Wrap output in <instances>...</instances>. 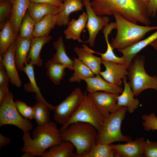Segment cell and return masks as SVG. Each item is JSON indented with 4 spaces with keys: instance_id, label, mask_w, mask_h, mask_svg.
Listing matches in <instances>:
<instances>
[{
    "instance_id": "cell-29",
    "label": "cell",
    "mask_w": 157,
    "mask_h": 157,
    "mask_svg": "<svg viewBox=\"0 0 157 157\" xmlns=\"http://www.w3.org/2000/svg\"><path fill=\"white\" fill-rule=\"evenodd\" d=\"M75 147L70 142H62L54 145L46 151L42 157H72Z\"/></svg>"
},
{
    "instance_id": "cell-5",
    "label": "cell",
    "mask_w": 157,
    "mask_h": 157,
    "mask_svg": "<svg viewBox=\"0 0 157 157\" xmlns=\"http://www.w3.org/2000/svg\"><path fill=\"white\" fill-rule=\"evenodd\" d=\"M127 111L126 107H122L105 118L101 129L97 132L96 144H112L132 140L129 136L123 134L121 129L122 122Z\"/></svg>"
},
{
    "instance_id": "cell-20",
    "label": "cell",
    "mask_w": 157,
    "mask_h": 157,
    "mask_svg": "<svg viewBox=\"0 0 157 157\" xmlns=\"http://www.w3.org/2000/svg\"><path fill=\"white\" fill-rule=\"evenodd\" d=\"M50 35L34 37L31 40L27 58V63L40 67L43 64L40 53L43 46L52 39Z\"/></svg>"
},
{
    "instance_id": "cell-15",
    "label": "cell",
    "mask_w": 157,
    "mask_h": 157,
    "mask_svg": "<svg viewBox=\"0 0 157 157\" xmlns=\"http://www.w3.org/2000/svg\"><path fill=\"white\" fill-rule=\"evenodd\" d=\"M86 89L88 93L98 91L121 94L123 88L120 86L113 85L104 79L99 74L85 79Z\"/></svg>"
},
{
    "instance_id": "cell-11",
    "label": "cell",
    "mask_w": 157,
    "mask_h": 157,
    "mask_svg": "<svg viewBox=\"0 0 157 157\" xmlns=\"http://www.w3.org/2000/svg\"><path fill=\"white\" fill-rule=\"evenodd\" d=\"M88 93L95 106L106 117L121 107L117 104L119 94L103 91Z\"/></svg>"
},
{
    "instance_id": "cell-4",
    "label": "cell",
    "mask_w": 157,
    "mask_h": 157,
    "mask_svg": "<svg viewBox=\"0 0 157 157\" xmlns=\"http://www.w3.org/2000/svg\"><path fill=\"white\" fill-rule=\"evenodd\" d=\"M117 30L115 38L111 42L113 49H124L138 42L151 31L157 30V26L138 25L130 21L116 13H113Z\"/></svg>"
},
{
    "instance_id": "cell-38",
    "label": "cell",
    "mask_w": 157,
    "mask_h": 157,
    "mask_svg": "<svg viewBox=\"0 0 157 157\" xmlns=\"http://www.w3.org/2000/svg\"><path fill=\"white\" fill-rule=\"evenodd\" d=\"M15 102L17 110L23 117L30 119H33V107L27 105L22 101L17 100Z\"/></svg>"
},
{
    "instance_id": "cell-30",
    "label": "cell",
    "mask_w": 157,
    "mask_h": 157,
    "mask_svg": "<svg viewBox=\"0 0 157 157\" xmlns=\"http://www.w3.org/2000/svg\"><path fill=\"white\" fill-rule=\"evenodd\" d=\"M74 73L69 79L71 83H80L82 80L94 76L95 75L78 58H74Z\"/></svg>"
},
{
    "instance_id": "cell-39",
    "label": "cell",
    "mask_w": 157,
    "mask_h": 157,
    "mask_svg": "<svg viewBox=\"0 0 157 157\" xmlns=\"http://www.w3.org/2000/svg\"><path fill=\"white\" fill-rule=\"evenodd\" d=\"M143 157H157V141H154L148 139L145 140Z\"/></svg>"
},
{
    "instance_id": "cell-35",
    "label": "cell",
    "mask_w": 157,
    "mask_h": 157,
    "mask_svg": "<svg viewBox=\"0 0 157 157\" xmlns=\"http://www.w3.org/2000/svg\"><path fill=\"white\" fill-rule=\"evenodd\" d=\"M35 23L27 12L20 26L19 36L32 40L34 37L33 32Z\"/></svg>"
},
{
    "instance_id": "cell-25",
    "label": "cell",
    "mask_w": 157,
    "mask_h": 157,
    "mask_svg": "<svg viewBox=\"0 0 157 157\" xmlns=\"http://www.w3.org/2000/svg\"><path fill=\"white\" fill-rule=\"evenodd\" d=\"M31 40L22 38L18 36L15 41V60L18 70L23 71L25 64L27 63V58Z\"/></svg>"
},
{
    "instance_id": "cell-18",
    "label": "cell",
    "mask_w": 157,
    "mask_h": 157,
    "mask_svg": "<svg viewBox=\"0 0 157 157\" xmlns=\"http://www.w3.org/2000/svg\"><path fill=\"white\" fill-rule=\"evenodd\" d=\"M84 5L80 0H65L59 7L56 25L60 27L67 25L70 14L82 10Z\"/></svg>"
},
{
    "instance_id": "cell-12",
    "label": "cell",
    "mask_w": 157,
    "mask_h": 157,
    "mask_svg": "<svg viewBox=\"0 0 157 157\" xmlns=\"http://www.w3.org/2000/svg\"><path fill=\"white\" fill-rule=\"evenodd\" d=\"M102 64L105 68L99 74L105 80L116 86H120L123 79L127 76L129 66L126 64L117 63L102 60Z\"/></svg>"
},
{
    "instance_id": "cell-8",
    "label": "cell",
    "mask_w": 157,
    "mask_h": 157,
    "mask_svg": "<svg viewBox=\"0 0 157 157\" xmlns=\"http://www.w3.org/2000/svg\"><path fill=\"white\" fill-rule=\"evenodd\" d=\"M13 97V93L9 91L0 104V126L11 125L17 126L23 132L29 131L33 128V124L19 113Z\"/></svg>"
},
{
    "instance_id": "cell-34",
    "label": "cell",
    "mask_w": 157,
    "mask_h": 157,
    "mask_svg": "<svg viewBox=\"0 0 157 157\" xmlns=\"http://www.w3.org/2000/svg\"><path fill=\"white\" fill-rule=\"evenodd\" d=\"M33 107L34 111L33 118L38 125H43L51 121L50 110L47 106L38 101Z\"/></svg>"
},
{
    "instance_id": "cell-24",
    "label": "cell",
    "mask_w": 157,
    "mask_h": 157,
    "mask_svg": "<svg viewBox=\"0 0 157 157\" xmlns=\"http://www.w3.org/2000/svg\"><path fill=\"white\" fill-rule=\"evenodd\" d=\"M115 29V22H111L104 27L103 33L107 44V49L104 53H101L97 52L90 48V50L93 53L99 54L102 60L117 63L126 64V60L123 56L119 57L115 54L113 49L109 41V35L113 29Z\"/></svg>"
},
{
    "instance_id": "cell-16",
    "label": "cell",
    "mask_w": 157,
    "mask_h": 157,
    "mask_svg": "<svg viewBox=\"0 0 157 157\" xmlns=\"http://www.w3.org/2000/svg\"><path fill=\"white\" fill-rule=\"evenodd\" d=\"M74 51L78 58L88 67L95 75L99 74L101 71L102 59L101 58L96 56L91 52L90 48L83 44L82 47L76 46Z\"/></svg>"
},
{
    "instance_id": "cell-46",
    "label": "cell",
    "mask_w": 157,
    "mask_h": 157,
    "mask_svg": "<svg viewBox=\"0 0 157 157\" xmlns=\"http://www.w3.org/2000/svg\"><path fill=\"white\" fill-rule=\"evenodd\" d=\"M150 45L157 52V40L152 43Z\"/></svg>"
},
{
    "instance_id": "cell-13",
    "label": "cell",
    "mask_w": 157,
    "mask_h": 157,
    "mask_svg": "<svg viewBox=\"0 0 157 157\" xmlns=\"http://www.w3.org/2000/svg\"><path fill=\"white\" fill-rule=\"evenodd\" d=\"M145 140L140 137L125 143L112 145L118 157H143Z\"/></svg>"
},
{
    "instance_id": "cell-26",
    "label": "cell",
    "mask_w": 157,
    "mask_h": 157,
    "mask_svg": "<svg viewBox=\"0 0 157 157\" xmlns=\"http://www.w3.org/2000/svg\"><path fill=\"white\" fill-rule=\"evenodd\" d=\"M33 66L30 63H27L23 68V71L27 76L30 81V86L25 87V90L29 92H35L36 94V98L38 101L48 106L50 110L53 111L55 106L51 105L46 101L38 86L35 80Z\"/></svg>"
},
{
    "instance_id": "cell-3",
    "label": "cell",
    "mask_w": 157,
    "mask_h": 157,
    "mask_svg": "<svg viewBox=\"0 0 157 157\" xmlns=\"http://www.w3.org/2000/svg\"><path fill=\"white\" fill-rule=\"evenodd\" d=\"M97 134L96 129L87 123L72 124L60 132L62 141L70 142L76 149L72 157H82L96 144Z\"/></svg>"
},
{
    "instance_id": "cell-9",
    "label": "cell",
    "mask_w": 157,
    "mask_h": 157,
    "mask_svg": "<svg viewBox=\"0 0 157 157\" xmlns=\"http://www.w3.org/2000/svg\"><path fill=\"white\" fill-rule=\"evenodd\" d=\"M85 93L77 87L59 104L55 106L53 119L62 125L66 123L76 112L84 98Z\"/></svg>"
},
{
    "instance_id": "cell-7",
    "label": "cell",
    "mask_w": 157,
    "mask_h": 157,
    "mask_svg": "<svg viewBox=\"0 0 157 157\" xmlns=\"http://www.w3.org/2000/svg\"><path fill=\"white\" fill-rule=\"evenodd\" d=\"M79 108L72 117L59 129L60 132L70 124L78 122L88 123L97 130L101 129L106 117L93 103L86 92Z\"/></svg>"
},
{
    "instance_id": "cell-33",
    "label": "cell",
    "mask_w": 157,
    "mask_h": 157,
    "mask_svg": "<svg viewBox=\"0 0 157 157\" xmlns=\"http://www.w3.org/2000/svg\"><path fill=\"white\" fill-rule=\"evenodd\" d=\"M82 157H118L112 144H95Z\"/></svg>"
},
{
    "instance_id": "cell-50",
    "label": "cell",
    "mask_w": 157,
    "mask_h": 157,
    "mask_svg": "<svg viewBox=\"0 0 157 157\" xmlns=\"http://www.w3.org/2000/svg\"><path fill=\"white\" fill-rule=\"evenodd\" d=\"M156 90L157 91V87H156Z\"/></svg>"
},
{
    "instance_id": "cell-41",
    "label": "cell",
    "mask_w": 157,
    "mask_h": 157,
    "mask_svg": "<svg viewBox=\"0 0 157 157\" xmlns=\"http://www.w3.org/2000/svg\"><path fill=\"white\" fill-rule=\"evenodd\" d=\"M148 10L150 17H155L157 13V0H151L148 5Z\"/></svg>"
},
{
    "instance_id": "cell-40",
    "label": "cell",
    "mask_w": 157,
    "mask_h": 157,
    "mask_svg": "<svg viewBox=\"0 0 157 157\" xmlns=\"http://www.w3.org/2000/svg\"><path fill=\"white\" fill-rule=\"evenodd\" d=\"M10 80L6 69L0 61V86H8Z\"/></svg>"
},
{
    "instance_id": "cell-36",
    "label": "cell",
    "mask_w": 157,
    "mask_h": 157,
    "mask_svg": "<svg viewBox=\"0 0 157 157\" xmlns=\"http://www.w3.org/2000/svg\"><path fill=\"white\" fill-rule=\"evenodd\" d=\"M12 2L10 0L0 1V29L1 30L10 20L12 12Z\"/></svg>"
},
{
    "instance_id": "cell-42",
    "label": "cell",
    "mask_w": 157,
    "mask_h": 157,
    "mask_svg": "<svg viewBox=\"0 0 157 157\" xmlns=\"http://www.w3.org/2000/svg\"><path fill=\"white\" fill-rule=\"evenodd\" d=\"M31 2L49 3L60 7L63 3L60 0H30Z\"/></svg>"
},
{
    "instance_id": "cell-31",
    "label": "cell",
    "mask_w": 157,
    "mask_h": 157,
    "mask_svg": "<svg viewBox=\"0 0 157 157\" xmlns=\"http://www.w3.org/2000/svg\"><path fill=\"white\" fill-rule=\"evenodd\" d=\"M45 66L47 75L51 81L56 85L60 84L65 74L66 67L52 58L46 63Z\"/></svg>"
},
{
    "instance_id": "cell-32",
    "label": "cell",
    "mask_w": 157,
    "mask_h": 157,
    "mask_svg": "<svg viewBox=\"0 0 157 157\" xmlns=\"http://www.w3.org/2000/svg\"><path fill=\"white\" fill-rule=\"evenodd\" d=\"M18 36L14 34L10 20L8 21L0 32V56H2Z\"/></svg>"
},
{
    "instance_id": "cell-1",
    "label": "cell",
    "mask_w": 157,
    "mask_h": 157,
    "mask_svg": "<svg viewBox=\"0 0 157 157\" xmlns=\"http://www.w3.org/2000/svg\"><path fill=\"white\" fill-rule=\"evenodd\" d=\"M90 3L98 16L110 15L115 12L135 23L139 22L146 26L150 24L148 3L141 0H93Z\"/></svg>"
},
{
    "instance_id": "cell-37",
    "label": "cell",
    "mask_w": 157,
    "mask_h": 157,
    "mask_svg": "<svg viewBox=\"0 0 157 157\" xmlns=\"http://www.w3.org/2000/svg\"><path fill=\"white\" fill-rule=\"evenodd\" d=\"M142 125L144 130L157 131V117L154 112L144 114L142 116Z\"/></svg>"
},
{
    "instance_id": "cell-48",
    "label": "cell",
    "mask_w": 157,
    "mask_h": 157,
    "mask_svg": "<svg viewBox=\"0 0 157 157\" xmlns=\"http://www.w3.org/2000/svg\"><path fill=\"white\" fill-rule=\"evenodd\" d=\"M61 1L63 2L65 0H60Z\"/></svg>"
},
{
    "instance_id": "cell-47",
    "label": "cell",
    "mask_w": 157,
    "mask_h": 157,
    "mask_svg": "<svg viewBox=\"0 0 157 157\" xmlns=\"http://www.w3.org/2000/svg\"><path fill=\"white\" fill-rule=\"evenodd\" d=\"M141 0L144 2L149 3V2L151 0Z\"/></svg>"
},
{
    "instance_id": "cell-28",
    "label": "cell",
    "mask_w": 157,
    "mask_h": 157,
    "mask_svg": "<svg viewBox=\"0 0 157 157\" xmlns=\"http://www.w3.org/2000/svg\"><path fill=\"white\" fill-rule=\"evenodd\" d=\"M57 15L49 14L36 23L33 32L34 37L49 35L56 25Z\"/></svg>"
},
{
    "instance_id": "cell-19",
    "label": "cell",
    "mask_w": 157,
    "mask_h": 157,
    "mask_svg": "<svg viewBox=\"0 0 157 157\" xmlns=\"http://www.w3.org/2000/svg\"><path fill=\"white\" fill-rule=\"evenodd\" d=\"M12 2V12L10 21L14 34L18 36L20 26L31 2L30 0H13Z\"/></svg>"
},
{
    "instance_id": "cell-10",
    "label": "cell",
    "mask_w": 157,
    "mask_h": 157,
    "mask_svg": "<svg viewBox=\"0 0 157 157\" xmlns=\"http://www.w3.org/2000/svg\"><path fill=\"white\" fill-rule=\"evenodd\" d=\"M87 15L86 27L89 37L85 43L91 47H94L96 37L99 31L109 24L110 20L107 16H99L95 13L91 4L90 0H82Z\"/></svg>"
},
{
    "instance_id": "cell-22",
    "label": "cell",
    "mask_w": 157,
    "mask_h": 157,
    "mask_svg": "<svg viewBox=\"0 0 157 157\" xmlns=\"http://www.w3.org/2000/svg\"><path fill=\"white\" fill-rule=\"evenodd\" d=\"M157 40V30L146 38L124 49L118 50L125 58L129 66L134 57L140 51Z\"/></svg>"
},
{
    "instance_id": "cell-6",
    "label": "cell",
    "mask_w": 157,
    "mask_h": 157,
    "mask_svg": "<svg viewBox=\"0 0 157 157\" xmlns=\"http://www.w3.org/2000/svg\"><path fill=\"white\" fill-rule=\"evenodd\" d=\"M145 57L143 55L136 56L129 65L127 76L135 97L148 89L156 90L157 76H151L145 69Z\"/></svg>"
},
{
    "instance_id": "cell-45",
    "label": "cell",
    "mask_w": 157,
    "mask_h": 157,
    "mask_svg": "<svg viewBox=\"0 0 157 157\" xmlns=\"http://www.w3.org/2000/svg\"><path fill=\"white\" fill-rule=\"evenodd\" d=\"M35 156L33 154L29 152H24L21 157H34Z\"/></svg>"
},
{
    "instance_id": "cell-49",
    "label": "cell",
    "mask_w": 157,
    "mask_h": 157,
    "mask_svg": "<svg viewBox=\"0 0 157 157\" xmlns=\"http://www.w3.org/2000/svg\"><path fill=\"white\" fill-rule=\"evenodd\" d=\"M2 0H0V1H2ZM10 1H13V0H10Z\"/></svg>"
},
{
    "instance_id": "cell-17",
    "label": "cell",
    "mask_w": 157,
    "mask_h": 157,
    "mask_svg": "<svg viewBox=\"0 0 157 157\" xmlns=\"http://www.w3.org/2000/svg\"><path fill=\"white\" fill-rule=\"evenodd\" d=\"M123 82L124 88L122 92L117 97V104L120 107H126L128 112L132 113L138 108L140 102L138 99L135 98L126 76L123 78Z\"/></svg>"
},
{
    "instance_id": "cell-27",
    "label": "cell",
    "mask_w": 157,
    "mask_h": 157,
    "mask_svg": "<svg viewBox=\"0 0 157 157\" xmlns=\"http://www.w3.org/2000/svg\"><path fill=\"white\" fill-rule=\"evenodd\" d=\"M53 45L56 52L51 58L55 61L64 65L69 70H73L74 60L67 55L62 38L60 37L53 42Z\"/></svg>"
},
{
    "instance_id": "cell-14",
    "label": "cell",
    "mask_w": 157,
    "mask_h": 157,
    "mask_svg": "<svg viewBox=\"0 0 157 157\" xmlns=\"http://www.w3.org/2000/svg\"><path fill=\"white\" fill-rule=\"evenodd\" d=\"M15 42L11 45L2 56H0V61L6 69L11 83L17 87H20L22 83L15 62Z\"/></svg>"
},
{
    "instance_id": "cell-44",
    "label": "cell",
    "mask_w": 157,
    "mask_h": 157,
    "mask_svg": "<svg viewBox=\"0 0 157 157\" xmlns=\"http://www.w3.org/2000/svg\"><path fill=\"white\" fill-rule=\"evenodd\" d=\"M11 142L10 139L0 134V149L9 144Z\"/></svg>"
},
{
    "instance_id": "cell-43",
    "label": "cell",
    "mask_w": 157,
    "mask_h": 157,
    "mask_svg": "<svg viewBox=\"0 0 157 157\" xmlns=\"http://www.w3.org/2000/svg\"><path fill=\"white\" fill-rule=\"evenodd\" d=\"M9 91L8 86H0V104L2 103Z\"/></svg>"
},
{
    "instance_id": "cell-21",
    "label": "cell",
    "mask_w": 157,
    "mask_h": 157,
    "mask_svg": "<svg viewBox=\"0 0 157 157\" xmlns=\"http://www.w3.org/2000/svg\"><path fill=\"white\" fill-rule=\"evenodd\" d=\"M87 20L86 13L83 12L77 19H73L70 21L64 34L66 39L76 40L78 42H83L81 38L82 31L86 26Z\"/></svg>"
},
{
    "instance_id": "cell-23",
    "label": "cell",
    "mask_w": 157,
    "mask_h": 157,
    "mask_svg": "<svg viewBox=\"0 0 157 157\" xmlns=\"http://www.w3.org/2000/svg\"><path fill=\"white\" fill-rule=\"evenodd\" d=\"M59 7L46 3L31 2L27 12L35 23L42 20L49 14L57 15Z\"/></svg>"
},
{
    "instance_id": "cell-2",
    "label": "cell",
    "mask_w": 157,
    "mask_h": 157,
    "mask_svg": "<svg viewBox=\"0 0 157 157\" xmlns=\"http://www.w3.org/2000/svg\"><path fill=\"white\" fill-rule=\"evenodd\" d=\"M24 132L23 152H29L35 156H42L48 148L62 142L60 130L56 124L51 121L35 128L31 138L29 131Z\"/></svg>"
}]
</instances>
